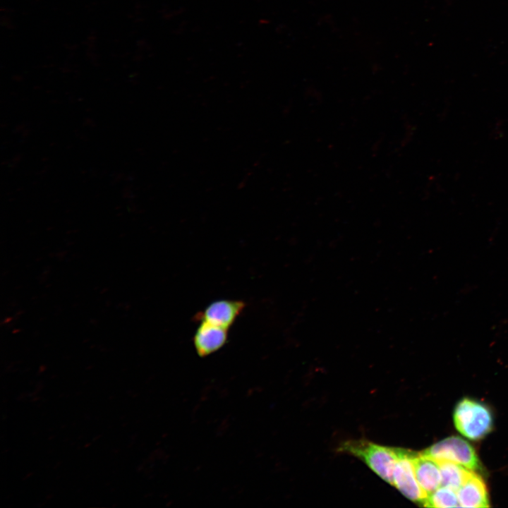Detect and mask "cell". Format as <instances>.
Here are the masks:
<instances>
[{
  "instance_id": "1",
  "label": "cell",
  "mask_w": 508,
  "mask_h": 508,
  "mask_svg": "<svg viewBox=\"0 0 508 508\" xmlns=\"http://www.w3.org/2000/svg\"><path fill=\"white\" fill-rule=\"evenodd\" d=\"M399 448L375 444L364 440L344 442L339 452L359 458L382 479L392 485L393 472L399 456Z\"/></svg>"
},
{
  "instance_id": "2",
  "label": "cell",
  "mask_w": 508,
  "mask_h": 508,
  "mask_svg": "<svg viewBox=\"0 0 508 508\" xmlns=\"http://www.w3.org/2000/svg\"><path fill=\"white\" fill-rule=\"evenodd\" d=\"M454 422L457 430L473 440L484 437L492 430V417L490 409L481 402L464 398L454 411Z\"/></svg>"
},
{
  "instance_id": "3",
  "label": "cell",
  "mask_w": 508,
  "mask_h": 508,
  "mask_svg": "<svg viewBox=\"0 0 508 508\" xmlns=\"http://www.w3.org/2000/svg\"><path fill=\"white\" fill-rule=\"evenodd\" d=\"M421 453L437 461H450L473 471L480 467L474 449L467 441L458 436L439 441Z\"/></svg>"
},
{
  "instance_id": "4",
  "label": "cell",
  "mask_w": 508,
  "mask_h": 508,
  "mask_svg": "<svg viewBox=\"0 0 508 508\" xmlns=\"http://www.w3.org/2000/svg\"><path fill=\"white\" fill-rule=\"evenodd\" d=\"M413 454L414 452L399 448L393 472L392 485L408 499L423 505L428 495L416 479L413 463Z\"/></svg>"
},
{
  "instance_id": "5",
  "label": "cell",
  "mask_w": 508,
  "mask_h": 508,
  "mask_svg": "<svg viewBox=\"0 0 508 508\" xmlns=\"http://www.w3.org/2000/svg\"><path fill=\"white\" fill-rule=\"evenodd\" d=\"M245 306L241 301L218 300L209 304L195 318L229 329Z\"/></svg>"
},
{
  "instance_id": "6",
  "label": "cell",
  "mask_w": 508,
  "mask_h": 508,
  "mask_svg": "<svg viewBox=\"0 0 508 508\" xmlns=\"http://www.w3.org/2000/svg\"><path fill=\"white\" fill-rule=\"evenodd\" d=\"M198 322L193 342L198 355L205 357L218 351L226 344L228 329L205 321Z\"/></svg>"
},
{
  "instance_id": "7",
  "label": "cell",
  "mask_w": 508,
  "mask_h": 508,
  "mask_svg": "<svg viewBox=\"0 0 508 508\" xmlns=\"http://www.w3.org/2000/svg\"><path fill=\"white\" fill-rule=\"evenodd\" d=\"M413 463L416 479L428 495L441 486L440 468L436 459L421 452L414 453Z\"/></svg>"
},
{
  "instance_id": "8",
  "label": "cell",
  "mask_w": 508,
  "mask_h": 508,
  "mask_svg": "<svg viewBox=\"0 0 508 508\" xmlns=\"http://www.w3.org/2000/svg\"><path fill=\"white\" fill-rule=\"evenodd\" d=\"M459 506L463 507H488V490L483 478L474 471L457 490Z\"/></svg>"
},
{
  "instance_id": "9",
  "label": "cell",
  "mask_w": 508,
  "mask_h": 508,
  "mask_svg": "<svg viewBox=\"0 0 508 508\" xmlns=\"http://www.w3.org/2000/svg\"><path fill=\"white\" fill-rule=\"evenodd\" d=\"M437 461L440 468L441 486L450 488L456 492L473 471L450 461L441 460Z\"/></svg>"
},
{
  "instance_id": "10",
  "label": "cell",
  "mask_w": 508,
  "mask_h": 508,
  "mask_svg": "<svg viewBox=\"0 0 508 508\" xmlns=\"http://www.w3.org/2000/svg\"><path fill=\"white\" fill-rule=\"evenodd\" d=\"M423 506L441 508L460 507L457 492L445 486H440L429 494Z\"/></svg>"
}]
</instances>
